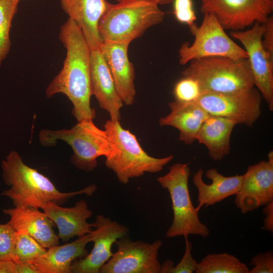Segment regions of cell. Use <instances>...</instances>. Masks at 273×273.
Listing matches in <instances>:
<instances>
[{
    "mask_svg": "<svg viewBox=\"0 0 273 273\" xmlns=\"http://www.w3.org/2000/svg\"><path fill=\"white\" fill-rule=\"evenodd\" d=\"M59 38L66 56L62 69L48 86L46 96L63 94L73 104L72 113L77 122L93 120L96 113L90 103V48L80 28L70 18L61 26Z\"/></svg>",
    "mask_w": 273,
    "mask_h": 273,
    "instance_id": "obj_1",
    "label": "cell"
},
{
    "mask_svg": "<svg viewBox=\"0 0 273 273\" xmlns=\"http://www.w3.org/2000/svg\"><path fill=\"white\" fill-rule=\"evenodd\" d=\"M2 167L4 182L10 188L1 195L11 199L15 207L39 209L49 202L61 205L78 195L92 196L97 188L91 185L77 191L61 192L48 177L25 164L16 151L9 153L2 161Z\"/></svg>",
    "mask_w": 273,
    "mask_h": 273,
    "instance_id": "obj_2",
    "label": "cell"
},
{
    "mask_svg": "<svg viewBox=\"0 0 273 273\" xmlns=\"http://www.w3.org/2000/svg\"><path fill=\"white\" fill-rule=\"evenodd\" d=\"M165 12L148 0H119L109 3L98 24L102 41L130 44L149 28L162 22Z\"/></svg>",
    "mask_w": 273,
    "mask_h": 273,
    "instance_id": "obj_3",
    "label": "cell"
},
{
    "mask_svg": "<svg viewBox=\"0 0 273 273\" xmlns=\"http://www.w3.org/2000/svg\"><path fill=\"white\" fill-rule=\"evenodd\" d=\"M104 127L110 145L105 165L115 173L120 183L126 184L130 179L147 172H159L174 157L172 155L163 158L150 156L143 149L135 135L123 128L119 121L108 120Z\"/></svg>",
    "mask_w": 273,
    "mask_h": 273,
    "instance_id": "obj_4",
    "label": "cell"
},
{
    "mask_svg": "<svg viewBox=\"0 0 273 273\" xmlns=\"http://www.w3.org/2000/svg\"><path fill=\"white\" fill-rule=\"evenodd\" d=\"M189 63L181 74L196 80L201 94L234 93L254 87L248 58L207 57Z\"/></svg>",
    "mask_w": 273,
    "mask_h": 273,
    "instance_id": "obj_5",
    "label": "cell"
},
{
    "mask_svg": "<svg viewBox=\"0 0 273 273\" xmlns=\"http://www.w3.org/2000/svg\"><path fill=\"white\" fill-rule=\"evenodd\" d=\"M191 169L188 163H176L164 175L157 180L168 191L172 203L173 217L166 237L172 238L190 235L205 238L210 233L207 225L199 219V211L192 204L188 187Z\"/></svg>",
    "mask_w": 273,
    "mask_h": 273,
    "instance_id": "obj_6",
    "label": "cell"
},
{
    "mask_svg": "<svg viewBox=\"0 0 273 273\" xmlns=\"http://www.w3.org/2000/svg\"><path fill=\"white\" fill-rule=\"evenodd\" d=\"M39 138L41 144L44 146H54L58 140L67 143L73 151L72 163L78 169L87 172L97 166L99 157H106L110 151L106 130L98 127L93 120L78 121L69 129H43Z\"/></svg>",
    "mask_w": 273,
    "mask_h": 273,
    "instance_id": "obj_7",
    "label": "cell"
},
{
    "mask_svg": "<svg viewBox=\"0 0 273 273\" xmlns=\"http://www.w3.org/2000/svg\"><path fill=\"white\" fill-rule=\"evenodd\" d=\"M189 28L194 40L192 43L186 42L180 47V65H184L193 60L207 57H228L237 60L248 58L245 50L226 33L213 14H203L200 26L194 23Z\"/></svg>",
    "mask_w": 273,
    "mask_h": 273,
    "instance_id": "obj_8",
    "label": "cell"
},
{
    "mask_svg": "<svg viewBox=\"0 0 273 273\" xmlns=\"http://www.w3.org/2000/svg\"><path fill=\"white\" fill-rule=\"evenodd\" d=\"M262 96L254 86L229 93H203L194 102L210 115L225 117L237 124L252 126L261 114Z\"/></svg>",
    "mask_w": 273,
    "mask_h": 273,
    "instance_id": "obj_9",
    "label": "cell"
},
{
    "mask_svg": "<svg viewBox=\"0 0 273 273\" xmlns=\"http://www.w3.org/2000/svg\"><path fill=\"white\" fill-rule=\"evenodd\" d=\"M117 250L101 268L100 273H160L158 253L160 240L152 243L133 241L127 236L114 243Z\"/></svg>",
    "mask_w": 273,
    "mask_h": 273,
    "instance_id": "obj_10",
    "label": "cell"
},
{
    "mask_svg": "<svg viewBox=\"0 0 273 273\" xmlns=\"http://www.w3.org/2000/svg\"><path fill=\"white\" fill-rule=\"evenodd\" d=\"M201 12L212 13L225 30H243L264 23L273 11V0H201Z\"/></svg>",
    "mask_w": 273,
    "mask_h": 273,
    "instance_id": "obj_11",
    "label": "cell"
},
{
    "mask_svg": "<svg viewBox=\"0 0 273 273\" xmlns=\"http://www.w3.org/2000/svg\"><path fill=\"white\" fill-rule=\"evenodd\" d=\"M264 24L256 23L246 30L232 31L231 36L239 41L248 55L254 86L273 110V57L264 49L262 36Z\"/></svg>",
    "mask_w": 273,
    "mask_h": 273,
    "instance_id": "obj_12",
    "label": "cell"
},
{
    "mask_svg": "<svg viewBox=\"0 0 273 273\" xmlns=\"http://www.w3.org/2000/svg\"><path fill=\"white\" fill-rule=\"evenodd\" d=\"M93 223L95 230L90 234L94 247L85 257L73 262L71 273H100L113 255L111 248L115 241L129 232L126 226L101 214L97 216Z\"/></svg>",
    "mask_w": 273,
    "mask_h": 273,
    "instance_id": "obj_13",
    "label": "cell"
},
{
    "mask_svg": "<svg viewBox=\"0 0 273 273\" xmlns=\"http://www.w3.org/2000/svg\"><path fill=\"white\" fill-rule=\"evenodd\" d=\"M268 160L249 166L243 174L241 186L235 195V204L243 214L273 201V152Z\"/></svg>",
    "mask_w": 273,
    "mask_h": 273,
    "instance_id": "obj_14",
    "label": "cell"
},
{
    "mask_svg": "<svg viewBox=\"0 0 273 273\" xmlns=\"http://www.w3.org/2000/svg\"><path fill=\"white\" fill-rule=\"evenodd\" d=\"M129 45L102 41L99 46L111 72L117 93L126 106L133 104L136 94L134 69L128 56Z\"/></svg>",
    "mask_w": 273,
    "mask_h": 273,
    "instance_id": "obj_15",
    "label": "cell"
},
{
    "mask_svg": "<svg viewBox=\"0 0 273 273\" xmlns=\"http://www.w3.org/2000/svg\"><path fill=\"white\" fill-rule=\"evenodd\" d=\"M90 75L92 95L110 119L120 121L123 103L116 90L110 69L99 48L90 50Z\"/></svg>",
    "mask_w": 273,
    "mask_h": 273,
    "instance_id": "obj_16",
    "label": "cell"
},
{
    "mask_svg": "<svg viewBox=\"0 0 273 273\" xmlns=\"http://www.w3.org/2000/svg\"><path fill=\"white\" fill-rule=\"evenodd\" d=\"M40 209L57 226L58 236L64 242H68L74 237H81L89 234L94 227L93 223L87 222L93 212L84 200L77 201L70 207H63L54 202H49Z\"/></svg>",
    "mask_w": 273,
    "mask_h": 273,
    "instance_id": "obj_17",
    "label": "cell"
},
{
    "mask_svg": "<svg viewBox=\"0 0 273 273\" xmlns=\"http://www.w3.org/2000/svg\"><path fill=\"white\" fill-rule=\"evenodd\" d=\"M3 212L9 216L8 222L16 232L30 235L47 249L59 245V238L54 230L55 223L38 208L14 207Z\"/></svg>",
    "mask_w": 273,
    "mask_h": 273,
    "instance_id": "obj_18",
    "label": "cell"
},
{
    "mask_svg": "<svg viewBox=\"0 0 273 273\" xmlns=\"http://www.w3.org/2000/svg\"><path fill=\"white\" fill-rule=\"evenodd\" d=\"M64 11L80 28L90 48H99L98 24L109 2L106 0H60Z\"/></svg>",
    "mask_w": 273,
    "mask_h": 273,
    "instance_id": "obj_19",
    "label": "cell"
},
{
    "mask_svg": "<svg viewBox=\"0 0 273 273\" xmlns=\"http://www.w3.org/2000/svg\"><path fill=\"white\" fill-rule=\"evenodd\" d=\"M170 112L159 119L161 126H170L179 131L178 140L186 145L196 141L197 133L209 114L195 102H181L177 101L168 104Z\"/></svg>",
    "mask_w": 273,
    "mask_h": 273,
    "instance_id": "obj_20",
    "label": "cell"
},
{
    "mask_svg": "<svg viewBox=\"0 0 273 273\" xmlns=\"http://www.w3.org/2000/svg\"><path fill=\"white\" fill-rule=\"evenodd\" d=\"M204 170L199 169L193 175V182L198 191V206L202 207L212 206L225 199L236 195L240 190L243 175L225 176L215 168H210L205 175L211 180L210 184H205L203 180Z\"/></svg>",
    "mask_w": 273,
    "mask_h": 273,
    "instance_id": "obj_21",
    "label": "cell"
},
{
    "mask_svg": "<svg viewBox=\"0 0 273 273\" xmlns=\"http://www.w3.org/2000/svg\"><path fill=\"white\" fill-rule=\"evenodd\" d=\"M90 233L71 243L48 248L44 254L32 261L38 273H71L73 262L88 254L86 246L90 242Z\"/></svg>",
    "mask_w": 273,
    "mask_h": 273,
    "instance_id": "obj_22",
    "label": "cell"
},
{
    "mask_svg": "<svg viewBox=\"0 0 273 273\" xmlns=\"http://www.w3.org/2000/svg\"><path fill=\"white\" fill-rule=\"evenodd\" d=\"M237 123L230 119L209 115L203 123L196 140L207 147L209 157L220 161L231 150V136Z\"/></svg>",
    "mask_w": 273,
    "mask_h": 273,
    "instance_id": "obj_23",
    "label": "cell"
},
{
    "mask_svg": "<svg viewBox=\"0 0 273 273\" xmlns=\"http://www.w3.org/2000/svg\"><path fill=\"white\" fill-rule=\"evenodd\" d=\"M249 268L228 253L209 254L198 262L196 273H248Z\"/></svg>",
    "mask_w": 273,
    "mask_h": 273,
    "instance_id": "obj_24",
    "label": "cell"
},
{
    "mask_svg": "<svg viewBox=\"0 0 273 273\" xmlns=\"http://www.w3.org/2000/svg\"><path fill=\"white\" fill-rule=\"evenodd\" d=\"M20 0H0V66L11 46L10 30Z\"/></svg>",
    "mask_w": 273,
    "mask_h": 273,
    "instance_id": "obj_25",
    "label": "cell"
},
{
    "mask_svg": "<svg viewBox=\"0 0 273 273\" xmlns=\"http://www.w3.org/2000/svg\"><path fill=\"white\" fill-rule=\"evenodd\" d=\"M16 233L13 253L15 262H32L46 252L47 249L30 235Z\"/></svg>",
    "mask_w": 273,
    "mask_h": 273,
    "instance_id": "obj_26",
    "label": "cell"
},
{
    "mask_svg": "<svg viewBox=\"0 0 273 273\" xmlns=\"http://www.w3.org/2000/svg\"><path fill=\"white\" fill-rule=\"evenodd\" d=\"M185 251L183 257L179 263L174 266L171 260L164 262L161 266L160 273H192L195 272L198 262L194 259L191 254L192 244L188 239V236H185Z\"/></svg>",
    "mask_w": 273,
    "mask_h": 273,
    "instance_id": "obj_27",
    "label": "cell"
},
{
    "mask_svg": "<svg viewBox=\"0 0 273 273\" xmlns=\"http://www.w3.org/2000/svg\"><path fill=\"white\" fill-rule=\"evenodd\" d=\"M175 101L181 102L195 101L201 95L198 82L190 77H184L175 84L173 91Z\"/></svg>",
    "mask_w": 273,
    "mask_h": 273,
    "instance_id": "obj_28",
    "label": "cell"
},
{
    "mask_svg": "<svg viewBox=\"0 0 273 273\" xmlns=\"http://www.w3.org/2000/svg\"><path fill=\"white\" fill-rule=\"evenodd\" d=\"M17 233L8 223H0V260H13Z\"/></svg>",
    "mask_w": 273,
    "mask_h": 273,
    "instance_id": "obj_29",
    "label": "cell"
},
{
    "mask_svg": "<svg viewBox=\"0 0 273 273\" xmlns=\"http://www.w3.org/2000/svg\"><path fill=\"white\" fill-rule=\"evenodd\" d=\"M173 14L179 22L189 27L195 23L197 19L192 0H174Z\"/></svg>",
    "mask_w": 273,
    "mask_h": 273,
    "instance_id": "obj_30",
    "label": "cell"
},
{
    "mask_svg": "<svg viewBox=\"0 0 273 273\" xmlns=\"http://www.w3.org/2000/svg\"><path fill=\"white\" fill-rule=\"evenodd\" d=\"M248 273H272L273 252L272 251L259 253L253 257L250 260Z\"/></svg>",
    "mask_w": 273,
    "mask_h": 273,
    "instance_id": "obj_31",
    "label": "cell"
},
{
    "mask_svg": "<svg viewBox=\"0 0 273 273\" xmlns=\"http://www.w3.org/2000/svg\"><path fill=\"white\" fill-rule=\"evenodd\" d=\"M264 29L262 36V44L265 50L273 57V17L270 15L264 23Z\"/></svg>",
    "mask_w": 273,
    "mask_h": 273,
    "instance_id": "obj_32",
    "label": "cell"
},
{
    "mask_svg": "<svg viewBox=\"0 0 273 273\" xmlns=\"http://www.w3.org/2000/svg\"><path fill=\"white\" fill-rule=\"evenodd\" d=\"M263 212L265 217L263 220V229L271 233L273 232V201L265 205Z\"/></svg>",
    "mask_w": 273,
    "mask_h": 273,
    "instance_id": "obj_33",
    "label": "cell"
},
{
    "mask_svg": "<svg viewBox=\"0 0 273 273\" xmlns=\"http://www.w3.org/2000/svg\"><path fill=\"white\" fill-rule=\"evenodd\" d=\"M0 273H17L15 261L13 260H0Z\"/></svg>",
    "mask_w": 273,
    "mask_h": 273,
    "instance_id": "obj_34",
    "label": "cell"
},
{
    "mask_svg": "<svg viewBox=\"0 0 273 273\" xmlns=\"http://www.w3.org/2000/svg\"><path fill=\"white\" fill-rule=\"evenodd\" d=\"M15 263L17 266V273H38L35 266L32 262Z\"/></svg>",
    "mask_w": 273,
    "mask_h": 273,
    "instance_id": "obj_35",
    "label": "cell"
},
{
    "mask_svg": "<svg viewBox=\"0 0 273 273\" xmlns=\"http://www.w3.org/2000/svg\"><path fill=\"white\" fill-rule=\"evenodd\" d=\"M117 2L119 0H116ZM159 5H167L173 2L174 0H148Z\"/></svg>",
    "mask_w": 273,
    "mask_h": 273,
    "instance_id": "obj_36",
    "label": "cell"
}]
</instances>
